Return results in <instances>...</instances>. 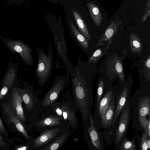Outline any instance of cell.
Listing matches in <instances>:
<instances>
[{
	"label": "cell",
	"instance_id": "obj_1",
	"mask_svg": "<svg viewBox=\"0 0 150 150\" xmlns=\"http://www.w3.org/2000/svg\"><path fill=\"white\" fill-rule=\"evenodd\" d=\"M68 73L71 79L73 101L80 112L84 127H86L92 115L93 95L86 79L79 57L76 66H74Z\"/></svg>",
	"mask_w": 150,
	"mask_h": 150
},
{
	"label": "cell",
	"instance_id": "obj_2",
	"mask_svg": "<svg viewBox=\"0 0 150 150\" xmlns=\"http://www.w3.org/2000/svg\"><path fill=\"white\" fill-rule=\"evenodd\" d=\"M38 55V62L35 71V75L38 83L44 86L50 76L53 63V53L51 40L48 42V53L46 54L41 48L36 47Z\"/></svg>",
	"mask_w": 150,
	"mask_h": 150
},
{
	"label": "cell",
	"instance_id": "obj_3",
	"mask_svg": "<svg viewBox=\"0 0 150 150\" xmlns=\"http://www.w3.org/2000/svg\"><path fill=\"white\" fill-rule=\"evenodd\" d=\"M69 81L68 74L56 76L51 87L45 94L42 100V105L47 107L53 104L61 93L67 87Z\"/></svg>",
	"mask_w": 150,
	"mask_h": 150
},
{
	"label": "cell",
	"instance_id": "obj_4",
	"mask_svg": "<svg viewBox=\"0 0 150 150\" xmlns=\"http://www.w3.org/2000/svg\"><path fill=\"white\" fill-rule=\"evenodd\" d=\"M67 97L65 101L63 98V102L53 104L52 107L60 117L67 122L73 129H76L78 127V125L76 113L71 105L70 98L68 101V97L67 96Z\"/></svg>",
	"mask_w": 150,
	"mask_h": 150
},
{
	"label": "cell",
	"instance_id": "obj_5",
	"mask_svg": "<svg viewBox=\"0 0 150 150\" xmlns=\"http://www.w3.org/2000/svg\"><path fill=\"white\" fill-rule=\"evenodd\" d=\"M88 144L92 150H103L104 145L98 130L96 127L92 116L89 118L88 124L84 127Z\"/></svg>",
	"mask_w": 150,
	"mask_h": 150
},
{
	"label": "cell",
	"instance_id": "obj_6",
	"mask_svg": "<svg viewBox=\"0 0 150 150\" xmlns=\"http://www.w3.org/2000/svg\"><path fill=\"white\" fill-rule=\"evenodd\" d=\"M127 99L122 110L121 115L116 131L115 139V148L124 137L129 125L131 115L130 107Z\"/></svg>",
	"mask_w": 150,
	"mask_h": 150
},
{
	"label": "cell",
	"instance_id": "obj_7",
	"mask_svg": "<svg viewBox=\"0 0 150 150\" xmlns=\"http://www.w3.org/2000/svg\"><path fill=\"white\" fill-rule=\"evenodd\" d=\"M6 44L10 50L19 54L26 65L31 66L33 64L32 50L28 45L19 40H9Z\"/></svg>",
	"mask_w": 150,
	"mask_h": 150
},
{
	"label": "cell",
	"instance_id": "obj_8",
	"mask_svg": "<svg viewBox=\"0 0 150 150\" xmlns=\"http://www.w3.org/2000/svg\"><path fill=\"white\" fill-rule=\"evenodd\" d=\"M150 98L148 95L141 97L139 100L138 106V115L139 122L141 127L148 134L149 123L150 117L146 119L147 115H150Z\"/></svg>",
	"mask_w": 150,
	"mask_h": 150
},
{
	"label": "cell",
	"instance_id": "obj_9",
	"mask_svg": "<svg viewBox=\"0 0 150 150\" xmlns=\"http://www.w3.org/2000/svg\"><path fill=\"white\" fill-rule=\"evenodd\" d=\"M121 23L119 19H115L106 28L104 33L98 40L96 47L102 46L106 44L105 48V53L112 44V40L116 34Z\"/></svg>",
	"mask_w": 150,
	"mask_h": 150
},
{
	"label": "cell",
	"instance_id": "obj_10",
	"mask_svg": "<svg viewBox=\"0 0 150 150\" xmlns=\"http://www.w3.org/2000/svg\"><path fill=\"white\" fill-rule=\"evenodd\" d=\"M8 100L10 108L22 123H23L26 120L22 107L23 100L18 92V89L15 87L12 88L11 94Z\"/></svg>",
	"mask_w": 150,
	"mask_h": 150
},
{
	"label": "cell",
	"instance_id": "obj_11",
	"mask_svg": "<svg viewBox=\"0 0 150 150\" xmlns=\"http://www.w3.org/2000/svg\"><path fill=\"white\" fill-rule=\"evenodd\" d=\"M4 112L9 122L13 123L17 129L21 132L27 139H29L28 135L22 125L21 121L11 110L9 106L6 104L3 105Z\"/></svg>",
	"mask_w": 150,
	"mask_h": 150
},
{
	"label": "cell",
	"instance_id": "obj_12",
	"mask_svg": "<svg viewBox=\"0 0 150 150\" xmlns=\"http://www.w3.org/2000/svg\"><path fill=\"white\" fill-rule=\"evenodd\" d=\"M60 131V129L55 127L44 131L34 139L33 142L34 147L37 148L45 145L55 137Z\"/></svg>",
	"mask_w": 150,
	"mask_h": 150
},
{
	"label": "cell",
	"instance_id": "obj_13",
	"mask_svg": "<svg viewBox=\"0 0 150 150\" xmlns=\"http://www.w3.org/2000/svg\"><path fill=\"white\" fill-rule=\"evenodd\" d=\"M115 97L108 105L104 114L102 124L105 129L112 126L116 113Z\"/></svg>",
	"mask_w": 150,
	"mask_h": 150
},
{
	"label": "cell",
	"instance_id": "obj_14",
	"mask_svg": "<svg viewBox=\"0 0 150 150\" xmlns=\"http://www.w3.org/2000/svg\"><path fill=\"white\" fill-rule=\"evenodd\" d=\"M70 26L71 35L74 40L82 49L88 50L89 47V42L71 21H70Z\"/></svg>",
	"mask_w": 150,
	"mask_h": 150
},
{
	"label": "cell",
	"instance_id": "obj_15",
	"mask_svg": "<svg viewBox=\"0 0 150 150\" xmlns=\"http://www.w3.org/2000/svg\"><path fill=\"white\" fill-rule=\"evenodd\" d=\"M114 97L115 95L113 94V91L112 90L107 91L100 102L95 113L98 112V115L100 118L101 123L106 109L110 102Z\"/></svg>",
	"mask_w": 150,
	"mask_h": 150
},
{
	"label": "cell",
	"instance_id": "obj_16",
	"mask_svg": "<svg viewBox=\"0 0 150 150\" xmlns=\"http://www.w3.org/2000/svg\"><path fill=\"white\" fill-rule=\"evenodd\" d=\"M128 94V89L127 86V84H126L118 96L117 101L116 113L112 125V128L115 126V124L127 99Z\"/></svg>",
	"mask_w": 150,
	"mask_h": 150
},
{
	"label": "cell",
	"instance_id": "obj_17",
	"mask_svg": "<svg viewBox=\"0 0 150 150\" xmlns=\"http://www.w3.org/2000/svg\"><path fill=\"white\" fill-rule=\"evenodd\" d=\"M72 12L78 28L79 30L89 42L91 40V38L83 19L76 11L72 9Z\"/></svg>",
	"mask_w": 150,
	"mask_h": 150
},
{
	"label": "cell",
	"instance_id": "obj_18",
	"mask_svg": "<svg viewBox=\"0 0 150 150\" xmlns=\"http://www.w3.org/2000/svg\"><path fill=\"white\" fill-rule=\"evenodd\" d=\"M86 6L95 24L99 27L103 19L100 9L96 4L92 2L87 3Z\"/></svg>",
	"mask_w": 150,
	"mask_h": 150
},
{
	"label": "cell",
	"instance_id": "obj_19",
	"mask_svg": "<svg viewBox=\"0 0 150 150\" xmlns=\"http://www.w3.org/2000/svg\"><path fill=\"white\" fill-rule=\"evenodd\" d=\"M18 92L23 101L28 111L31 110L34 104L33 97L32 93L28 90L19 88Z\"/></svg>",
	"mask_w": 150,
	"mask_h": 150
},
{
	"label": "cell",
	"instance_id": "obj_20",
	"mask_svg": "<svg viewBox=\"0 0 150 150\" xmlns=\"http://www.w3.org/2000/svg\"><path fill=\"white\" fill-rule=\"evenodd\" d=\"M61 123V119L59 117L50 116L38 122L36 125L39 127H46L58 126Z\"/></svg>",
	"mask_w": 150,
	"mask_h": 150
},
{
	"label": "cell",
	"instance_id": "obj_21",
	"mask_svg": "<svg viewBox=\"0 0 150 150\" xmlns=\"http://www.w3.org/2000/svg\"><path fill=\"white\" fill-rule=\"evenodd\" d=\"M131 49L133 54H139L141 52L142 45L141 40L134 33H131L129 37Z\"/></svg>",
	"mask_w": 150,
	"mask_h": 150
},
{
	"label": "cell",
	"instance_id": "obj_22",
	"mask_svg": "<svg viewBox=\"0 0 150 150\" xmlns=\"http://www.w3.org/2000/svg\"><path fill=\"white\" fill-rule=\"evenodd\" d=\"M67 137L66 133H64L57 137L53 141L47 146L44 149L45 150H56L63 145Z\"/></svg>",
	"mask_w": 150,
	"mask_h": 150
},
{
	"label": "cell",
	"instance_id": "obj_23",
	"mask_svg": "<svg viewBox=\"0 0 150 150\" xmlns=\"http://www.w3.org/2000/svg\"><path fill=\"white\" fill-rule=\"evenodd\" d=\"M134 139L130 141L127 138L123 137L120 142V150H135L137 146L134 143Z\"/></svg>",
	"mask_w": 150,
	"mask_h": 150
},
{
	"label": "cell",
	"instance_id": "obj_24",
	"mask_svg": "<svg viewBox=\"0 0 150 150\" xmlns=\"http://www.w3.org/2000/svg\"><path fill=\"white\" fill-rule=\"evenodd\" d=\"M16 76V72L13 68L10 69L7 72L4 80L3 86L9 89L11 87Z\"/></svg>",
	"mask_w": 150,
	"mask_h": 150
},
{
	"label": "cell",
	"instance_id": "obj_25",
	"mask_svg": "<svg viewBox=\"0 0 150 150\" xmlns=\"http://www.w3.org/2000/svg\"><path fill=\"white\" fill-rule=\"evenodd\" d=\"M104 87V83L102 79H100L99 82L97 91L96 103L95 105V112L96 111L101 99Z\"/></svg>",
	"mask_w": 150,
	"mask_h": 150
},
{
	"label": "cell",
	"instance_id": "obj_26",
	"mask_svg": "<svg viewBox=\"0 0 150 150\" xmlns=\"http://www.w3.org/2000/svg\"><path fill=\"white\" fill-rule=\"evenodd\" d=\"M105 53L102 49L99 48L96 50L88 58V62L91 63H95Z\"/></svg>",
	"mask_w": 150,
	"mask_h": 150
},
{
	"label": "cell",
	"instance_id": "obj_27",
	"mask_svg": "<svg viewBox=\"0 0 150 150\" xmlns=\"http://www.w3.org/2000/svg\"><path fill=\"white\" fill-rule=\"evenodd\" d=\"M115 69L117 72L119 79L122 82L124 80V75L123 72V67L120 61L118 59L115 60Z\"/></svg>",
	"mask_w": 150,
	"mask_h": 150
},
{
	"label": "cell",
	"instance_id": "obj_28",
	"mask_svg": "<svg viewBox=\"0 0 150 150\" xmlns=\"http://www.w3.org/2000/svg\"><path fill=\"white\" fill-rule=\"evenodd\" d=\"M148 137H149L148 134L144 132L143 134L139 146L140 150H147L148 149L147 143Z\"/></svg>",
	"mask_w": 150,
	"mask_h": 150
},
{
	"label": "cell",
	"instance_id": "obj_29",
	"mask_svg": "<svg viewBox=\"0 0 150 150\" xmlns=\"http://www.w3.org/2000/svg\"><path fill=\"white\" fill-rule=\"evenodd\" d=\"M8 89V88L5 86H3L0 92V100L5 96Z\"/></svg>",
	"mask_w": 150,
	"mask_h": 150
},
{
	"label": "cell",
	"instance_id": "obj_30",
	"mask_svg": "<svg viewBox=\"0 0 150 150\" xmlns=\"http://www.w3.org/2000/svg\"><path fill=\"white\" fill-rule=\"evenodd\" d=\"M0 132L4 135H6V132L0 116Z\"/></svg>",
	"mask_w": 150,
	"mask_h": 150
},
{
	"label": "cell",
	"instance_id": "obj_31",
	"mask_svg": "<svg viewBox=\"0 0 150 150\" xmlns=\"http://www.w3.org/2000/svg\"><path fill=\"white\" fill-rule=\"evenodd\" d=\"M150 9H149L147 12L145 14L142 18V23H144L148 16H150Z\"/></svg>",
	"mask_w": 150,
	"mask_h": 150
},
{
	"label": "cell",
	"instance_id": "obj_32",
	"mask_svg": "<svg viewBox=\"0 0 150 150\" xmlns=\"http://www.w3.org/2000/svg\"><path fill=\"white\" fill-rule=\"evenodd\" d=\"M150 0H147V2L144 13H143V15H144L147 12L148 10L150 9Z\"/></svg>",
	"mask_w": 150,
	"mask_h": 150
},
{
	"label": "cell",
	"instance_id": "obj_33",
	"mask_svg": "<svg viewBox=\"0 0 150 150\" xmlns=\"http://www.w3.org/2000/svg\"><path fill=\"white\" fill-rule=\"evenodd\" d=\"M29 149V147L27 146H21L18 147L15 149L16 150H25Z\"/></svg>",
	"mask_w": 150,
	"mask_h": 150
},
{
	"label": "cell",
	"instance_id": "obj_34",
	"mask_svg": "<svg viewBox=\"0 0 150 150\" xmlns=\"http://www.w3.org/2000/svg\"><path fill=\"white\" fill-rule=\"evenodd\" d=\"M146 66L149 69V71H150V56H149V57L147 60H146V63H145Z\"/></svg>",
	"mask_w": 150,
	"mask_h": 150
},
{
	"label": "cell",
	"instance_id": "obj_35",
	"mask_svg": "<svg viewBox=\"0 0 150 150\" xmlns=\"http://www.w3.org/2000/svg\"><path fill=\"white\" fill-rule=\"evenodd\" d=\"M6 144V142L4 141L1 136L0 135V146L4 147Z\"/></svg>",
	"mask_w": 150,
	"mask_h": 150
},
{
	"label": "cell",
	"instance_id": "obj_36",
	"mask_svg": "<svg viewBox=\"0 0 150 150\" xmlns=\"http://www.w3.org/2000/svg\"><path fill=\"white\" fill-rule=\"evenodd\" d=\"M147 143L148 149H149L150 148V139L149 138V139H147Z\"/></svg>",
	"mask_w": 150,
	"mask_h": 150
}]
</instances>
